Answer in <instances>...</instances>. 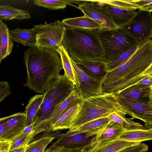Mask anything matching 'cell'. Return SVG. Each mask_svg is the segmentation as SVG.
I'll use <instances>...</instances> for the list:
<instances>
[{"label":"cell","instance_id":"cell-1","mask_svg":"<svg viewBox=\"0 0 152 152\" xmlns=\"http://www.w3.org/2000/svg\"><path fill=\"white\" fill-rule=\"evenodd\" d=\"M24 55L27 76L23 86L37 93L44 94L63 69L59 54L56 51L34 47L28 48Z\"/></svg>","mask_w":152,"mask_h":152},{"label":"cell","instance_id":"cell-2","mask_svg":"<svg viewBox=\"0 0 152 152\" xmlns=\"http://www.w3.org/2000/svg\"><path fill=\"white\" fill-rule=\"evenodd\" d=\"M100 29L88 30L66 26L61 45L76 63L87 61H103L104 49Z\"/></svg>","mask_w":152,"mask_h":152},{"label":"cell","instance_id":"cell-3","mask_svg":"<svg viewBox=\"0 0 152 152\" xmlns=\"http://www.w3.org/2000/svg\"><path fill=\"white\" fill-rule=\"evenodd\" d=\"M75 85L64 74L60 75L43 94L44 98L33 124L35 136L51 130L50 122L54 112L73 92Z\"/></svg>","mask_w":152,"mask_h":152},{"label":"cell","instance_id":"cell-4","mask_svg":"<svg viewBox=\"0 0 152 152\" xmlns=\"http://www.w3.org/2000/svg\"><path fill=\"white\" fill-rule=\"evenodd\" d=\"M113 112L124 116L127 114L118 100L116 92L83 98L80 109L69 129L93 120L108 117Z\"/></svg>","mask_w":152,"mask_h":152},{"label":"cell","instance_id":"cell-5","mask_svg":"<svg viewBox=\"0 0 152 152\" xmlns=\"http://www.w3.org/2000/svg\"><path fill=\"white\" fill-rule=\"evenodd\" d=\"M99 36L104 50L103 61L106 64L134 46L141 45L140 39L126 27L100 29Z\"/></svg>","mask_w":152,"mask_h":152},{"label":"cell","instance_id":"cell-6","mask_svg":"<svg viewBox=\"0 0 152 152\" xmlns=\"http://www.w3.org/2000/svg\"><path fill=\"white\" fill-rule=\"evenodd\" d=\"M152 63V41L151 39L140 45L127 60L108 72L102 84L135 77L142 72Z\"/></svg>","mask_w":152,"mask_h":152},{"label":"cell","instance_id":"cell-7","mask_svg":"<svg viewBox=\"0 0 152 152\" xmlns=\"http://www.w3.org/2000/svg\"><path fill=\"white\" fill-rule=\"evenodd\" d=\"M66 27L59 20L49 24L35 25L37 37L36 47L57 51L61 45Z\"/></svg>","mask_w":152,"mask_h":152},{"label":"cell","instance_id":"cell-8","mask_svg":"<svg viewBox=\"0 0 152 152\" xmlns=\"http://www.w3.org/2000/svg\"><path fill=\"white\" fill-rule=\"evenodd\" d=\"M71 59V58H70ZM76 83L75 87L83 99L102 94L103 83L92 78L71 59Z\"/></svg>","mask_w":152,"mask_h":152},{"label":"cell","instance_id":"cell-9","mask_svg":"<svg viewBox=\"0 0 152 152\" xmlns=\"http://www.w3.org/2000/svg\"><path fill=\"white\" fill-rule=\"evenodd\" d=\"M97 134L74 133L69 130L61 133L50 147L68 150H83L91 145Z\"/></svg>","mask_w":152,"mask_h":152},{"label":"cell","instance_id":"cell-10","mask_svg":"<svg viewBox=\"0 0 152 152\" xmlns=\"http://www.w3.org/2000/svg\"><path fill=\"white\" fill-rule=\"evenodd\" d=\"M140 40L141 44L152 37V15L151 12L140 10L126 27Z\"/></svg>","mask_w":152,"mask_h":152},{"label":"cell","instance_id":"cell-11","mask_svg":"<svg viewBox=\"0 0 152 152\" xmlns=\"http://www.w3.org/2000/svg\"><path fill=\"white\" fill-rule=\"evenodd\" d=\"M78 7L84 15L99 24L101 27V29L110 30L118 28L114 22L110 14L92 0L82 1Z\"/></svg>","mask_w":152,"mask_h":152},{"label":"cell","instance_id":"cell-12","mask_svg":"<svg viewBox=\"0 0 152 152\" xmlns=\"http://www.w3.org/2000/svg\"><path fill=\"white\" fill-rule=\"evenodd\" d=\"M116 96L127 115L132 118L139 119L145 123L152 120V107L148 102H142L117 95Z\"/></svg>","mask_w":152,"mask_h":152},{"label":"cell","instance_id":"cell-13","mask_svg":"<svg viewBox=\"0 0 152 152\" xmlns=\"http://www.w3.org/2000/svg\"><path fill=\"white\" fill-rule=\"evenodd\" d=\"M99 7L111 15L115 24L118 27H126L137 14L135 10L125 9L92 0Z\"/></svg>","mask_w":152,"mask_h":152},{"label":"cell","instance_id":"cell-14","mask_svg":"<svg viewBox=\"0 0 152 152\" xmlns=\"http://www.w3.org/2000/svg\"><path fill=\"white\" fill-rule=\"evenodd\" d=\"M141 143L118 139L102 141L90 145L82 150L81 152H116Z\"/></svg>","mask_w":152,"mask_h":152},{"label":"cell","instance_id":"cell-15","mask_svg":"<svg viewBox=\"0 0 152 152\" xmlns=\"http://www.w3.org/2000/svg\"><path fill=\"white\" fill-rule=\"evenodd\" d=\"M26 127L25 113H15V115L7 122L2 133L0 134V140L11 141L22 133Z\"/></svg>","mask_w":152,"mask_h":152},{"label":"cell","instance_id":"cell-16","mask_svg":"<svg viewBox=\"0 0 152 152\" xmlns=\"http://www.w3.org/2000/svg\"><path fill=\"white\" fill-rule=\"evenodd\" d=\"M152 77V63L142 72L132 77L120 79L113 82L103 85V93H112L132 86L144 78Z\"/></svg>","mask_w":152,"mask_h":152},{"label":"cell","instance_id":"cell-17","mask_svg":"<svg viewBox=\"0 0 152 152\" xmlns=\"http://www.w3.org/2000/svg\"><path fill=\"white\" fill-rule=\"evenodd\" d=\"M76 63L89 76L102 83L108 72L107 64L103 61L91 60Z\"/></svg>","mask_w":152,"mask_h":152},{"label":"cell","instance_id":"cell-18","mask_svg":"<svg viewBox=\"0 0 152 152\" xmlns=\"http://www.w3.org/2000/svg\"><path fill=\"white\" fill-rule=\"evenodd\" d=\"M61 134L59 130L43 132L34 138L27 145L25 152H44L48 144L54 139L58 138Z\"/></svg>","mask_w":152,"mask_h":152},{"label":"cell","instance_id":"cell-19","mask_svg":"<svg viewBox=\"0 0 152 152\" xmlns=\"http://www.w3.org/2000/svg\"><path fill=\"white\" fill-rule=\"evenodd\" d=\"M12 41L29 47H36L37 37L34 28L23 29L18 28L9 31Z\"/></svg>","mask_w":152,"mask_h":152},{"label":"cell","instance_id":"cell-20","mask_svg":"<svg viewBox=\"0 0 152 152\" xmlns=\"http://www.w3.org/2000/svg\"><path fill=\"white\" fill-rule=\"evenodd\" d=\"M83 98L75 86L74 91L56 110L51 119V130L53 126L60 117L69 109L82 101Z\"/></svg>","mask_w":152,"mask_h":152},{"label":"cell","instance_id":"cell-21","mask_svg":"<svg viewBox=\"0 0 152 152\" xmlns=\"http://www.w3.org/2000/svg\"><path fill=\"white\" fill-rule=\"evenodd\" d=\"M150 86L139 84L132 86L116 92V95L140 102L147 103L145 98L148 96Z\"/></svg>","mask_w":152,"mask_h":152},{"label":"cell","instance_id":"cell-22","mask_svg":"<svg viewBox=\"0 0 152 152\" xmlns=\"http://www.w3.org/2000/svg\"><path fill=\"white\" fill-rule=\"evenodd\" d=\"M126 131L121 124L110 121L102 130L96 134L92 144L102 141L118 139Z\"/></svg>","mask_w":152,"mask_h":152},{"label":"cell","instance_id":"cell-23","mask_svg":"<svg viewBox=\"0 0 152 152\" xmlns=\"http://www.w3.org/2000/svg\"><path fill=\"white\" fill-rule=\"evenodd\" d=\"M108 117L100 118L89 121L79 126L69 129L75 133H88L97 134L102 130L110 122Z\"/></svg>","mask_w":152,"mask_h":152},{"label":"cell","instance_id":"cell-24","mask_svg":"<svg viewBox=\"0 0 152 152\" xmlns=\"http://www.w3.org/2000/svg\"><path fill=\"white\" fill-rule=\"evenodd\" d=\"M0 63L12 52L13 43L6 25L0 20Z\"/></svg>","mask_w":152,"mask_h":152},{"label":"cell","instance_id":"cell-25","mask_svg":"<svg viewBox=\"0 0 152 152\" xmlns=\"http://www.w3.org/2000/svg\"><path fill=\"white\" fill-rule=\"evenodd\" d=\"M62 22L66 26L88 30L101 29V26L91 18L83 16L63 19Z\"/></svg>","mask_w":152,"mask_h":152},{"label":"cell","instance_id":"cell-26","mask_svg":"<svg viewBox=\"0 0 152 152\" xmlns=\"http://www.w3.org/2000/svg\"><path fill=\"white\" fill-rule=\"evenodd\" d=\"M82 102L72 107L61 116L53 126L51 130L70 129L80 109Z\"/></svg>","mask_w":152,"mask_h":152},{"label":"cell","instance_id":"cell-27","mask_svg":"<svg viewBox=\"0 0 152 152\" xmlns=\"http://www.w3.org/2000/svg\"><path fill=\"white\" fill-rule=\"evenodd\" d=\"M31 18L28 10L16 8L9 5H0V20H21Z\"/></svg>","mask_w":152,"mask_h":152},{"label":"cell","instance_id":"cell-28","mask_svg":"<svg viewBox=\"0 0 152 152\" xmlns=\"http://www.w3.org/2000/svg\"><path fill=\"white\" fill-rule=\"evenodd\" d=\"M118 139L127 141L141 142L152 140V129L126 131Z\"/></svg>","mask_w":152,"mask_h":152},{"label":"cell","instance_id":"cell-29","mask_svg":"<svg viewBox=\"0 0 152 152\" xmlns=\"http://www.w3.org/2000/svg\"><path fill=\"white\" fill-rule=\"evenodd\" d=\"M44 94H37L31 97L25 108L26 126L33 124L36 115L44 98Z\"/></svg>","mask_w":152,"mask_h":152},{"label":"cell","instance_id":"cell-30","mask_svg":"<svg viewBox=\"0 0 152 152\" xmlns=\"http://www.w3.org/2000/svg\"><path fill=\"white\" fill-rule=\"evenodd\" d=\"M110 121L119 123L122 125L126 131L138 129H145L144 126L133 121L132 118H126L125 116L117 113L113 112L108 116Z\"/></svg>","mask_w":152,"mask_h":152},{"label":"cell","instance_id":"cell-31","mask_svg":"<svg viewBox=\"0 0 152 152\" xmlns=\"http://www.w3.org/2000/svg\"><path fill=\"white\" fill-rule=\"evenodd\" d=\"M61 58L64 74L75 85L76 83L71 63L69 54L62 45L60 46L57 51Z\"/></svg>","mask_w":152,"mask_h":152},{"label":"cell","instance_id":"cell-32","mask_svg":"<svg viewBox=\"0 0 152 152\" xmlns=\"http://www.w3.org/2000/svg\"><path fill=\"white\" fill-rule=\"evenodd\" d=\"M34 137L33 132L28 133L23 132L11 141V145L9 152L27 145L32 140Z\"/></svg>","mask_w":152,"mask_h":152},{"label":"cell","instance_id":"cell-33","mask_svg":"<svg viewBox=\"0 0 152 152\" xmlns=\"http://www.w3.org/2000/svg\"><path fill=\"white\" fill-rule=\"evenodd\" d=\"M33 2L35 5L42 7L51 10L64 9L67 5L65 0H34Z\"/></svg>","mask_w":152,"mask_h":152},{"label":"cell","instance_id":"cell-34","mask_svg":"<svg viewBox=\"0 0 152 152\" xmlns=\"http://www.w3.org/2000/svg\"><path fill=\"white\" fill-rule=\"evenodd\" d=\"M98 1L123 8L135 10H140V7L135 2V0H101Z\"/></svg>","mask_w":152,"mask_h":152},{"label":"cell","instance_id":"cell-35","mask_svg":"<svg viewBox=\"0 0 152 152\" xmlns=\"http://www.w3.org/2000/svg\"><path fill=\"white\" fill-rule=\"evenodd\" d=\"M140 45V44L122 53L113 61L107 64L108 72L113 70L129 58Z\"/></svg>","mask_w":152,"mask_h":152},{"label":"cell","instance_id":"cell-36","mask_svg":"<svg viewBox=\"0 0 152 152\" xmlns=\"http://www.w3.org/2000/svg\"><path fill=\"white\" fill-rule=\"evenodd\" d=\"M148 146L144 143L139 144L131 146L116 152H146L148 150Z\"/></svg>","mask_w":152,"mask_h":152},{"label":"cell","instance_id":"cell-37","mask_svg":"<svg viewBox=\"0 0 152 152\" xmlns=\"http://www.w3.org/2000/svg\"><path fill=\"white\" fill-rule=\"evenodd\" d=\"M12 93L10 91L9 83L6 81L0 82V102H2Z\"/></svg>","mask_w":152,"mask_h":152},{"label":"cell","instance_id":"cell-38","mask_svg":"<svg viewBox=\"0 0 152 152\" xmlns=\"http://www.w3.org/2000/svg\"><path fill=\"white\" fill-rule=\"evenodd\" d=\"M135 2L140 10L149 12L152 10V0H135Z\"/></svg>","mask_w":152,"mask_h":152},{"label":"cell","instance_id":"cell-39","mask_svg":"<svg viewBox=\"0 0 152 152\" xmlns=\"http://www.w3.org/2000/svg\"><path fill=\"white\" fill-rule=\"evenodd\" d=\"M11 145L10 141L0 140V152H9Z\"/></svg>","mask_w":152,"mask_h":152},{"label":"cell","instance_id":"cell-40","mask_svg":"<svg viewBox=\"0 0 152 152\" xmlns=\"http://www.w3.org/2000/svg\"><path fill=\"white\" fill-rule=\"evenodd\" d=\"M15 115V113L1 118L0 119V134H1L3 132L4 128L8 121Z\"/></svg>","mask_w":152,"mask_h":152},{"label":"cell","instance_id":"cell-41","mask_svg":"<svg viewBox=\"0 0 152 152\" xmlns=\"http://www.w3.org/2000/svg\"><path fill=\"white\" fill-rule=\"evenodd\" d=\"M134 84H139L152 86V77L148 76L144 78Z\"/></svg>","mask_w":152,"mask_h":152},{"label":"cell","instance_id":"cell-42","mask_svg":"<svg viewBox=\"0 0 152 152\" xmlns=\"http://www.w3.org/2000/svg\"><path fill=\"white\" fill-rule=\"evenodd\" d=\"M46 149L47 152H71V150H66L50 146Z\"/></svg>","mask_w":152,"mask_h":152},{"label":"cell","instance_id":"cell-43","mask_svg":"<svg viewBox=\"0 0 152 152\" xmlns=\"http://www.w3.org/2000/svg\"><path fill=\"white\" fill-rule=\"evenodd\" d=\"M148 98V103L152 107V86L149 89Z\"/></svg>","mask_w":152,"mask_h":152},{"label":"cell","instance_id":"cell-44","mask_svg":"<svg viewBox=\"0 0 152 152\" xmlns=\"http://www.w3.org/2000/svg\"><path fill=\"white\" fill-rule=\"evenodd\" d=\"M144 127L146 129H152V120L145 123Z\"/></svg>","mask_w":152,"mask_h":152},{"label":"cell","instance_id":"cell-45","mask_svg":"<svg viewBox=\"0 0 152 152\" xmlns=\"http://www.w3.org/2000/svg\"><path fill=\"white\" fill-rule=\"evenodd\" d=\"M26 146L22 148H21V150H20V151L19 152H25L26 151Z\"/></svg>","mask_w":152,"mask_h":152},{"label":"cell","instance_id":"cell-46","mask_svg":"<svg viewBox=\"0 0 152 152\" xmlns=\"http://www.w3.org/2000/svg\"><path fill=\"white\" fill-rule=\"evenodd\" d=\"M21 148L15 149L12 151L11 152H19L21 150Z\"/></svg>","mask_w":152,"mask_h":152},{"label":"cell","instance_id":"cell-47","mask_svg":"<svg viewBox=\"0 0 152 152\" xmlns=\"http://www.w3.org/2000/svg\"><path fill=\"white\" fill-rule=\"evenodd\" d=\"M82 150H71V152H81Z\"/></svg>","mask_w":152,"mask_h":152},{"label":"cell","instance_id":"cell-48","mask_svg":"<svg viewBox=\"0 0 152 152\" xmlns=\"http://www.w3.org/2000/svg\"><path fill=\"white\" fill-rule=\"evenodd\" d=\"M44 152H47L46 149L45 150V151Z\"/></svg>","mask_w":152,"mask_h":152},{"label":"cell","instance_id":"cell-49","mask_svg":"<svg viewBox=\"0 0 152 152\" xmlns=\"http://www.w3.org/2000/svg\"><path fill=\"white\" fill-rule=\"evenodd\" d=\"M151 12H152V10L151 11Z\"/></svg>","mask_w":152,"mask_h":152},{"label":"cell","instance_id":"cell-50","mask_svg":"<svg viewBox=\"0 0 152 152\" xmlns=\"http://www.w3.org/2000/svg\"><path fill=\"white\" fill-rule=\"evenodd\" d=\"M151 40H152V39H151Z\"/></svg>","mask_w":152,"mask_h":152}]
</instances>
